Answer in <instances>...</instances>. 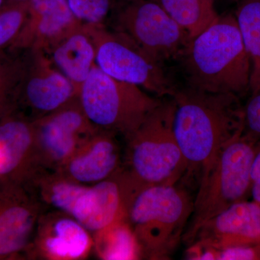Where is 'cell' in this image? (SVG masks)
Returning a JSON list of instances; mask_svg holds the SVG:
<instances>
[{"label": "cell", "instance_id": "obj_1", "mask_svg": "<svg viewBox=\"0 0 260 260\" xmlns=\"http://www.w3.org/2000/svg\"><path fill=\"white\" fill-rule=\"evenodd\" d=\"M173 129L186 160L184 185L199 184L208 164L224 145L244 131L240 97L186 87L176 90Z\"/></svg>", "mask_w": 260, "mask_h": 260}, {"label": "cell", "instance_id": "obj_2", "mask_svg": "<svg viewBox=\"0 0 260 260\" xmlns=\"http://www.w3.org/2000/svg\"><path fill=\"white\" fill-rule=\"evenodd\" d=\"M179 56L189 88L239 97L250 92L251 61L235 15L220 17Z\"/></svg>", "mask_w": 260, "mask_h": 260}, {"label": "cell", "instance_id": "obj_3", "mask_svg": "<svg viewBox=\"0 0 260 260\" xmlns=\"http://www.w3.org/2000/svg\"><path fill=\"white\" fill-rule=\"evenodd\" d=\"M174 103L162 102L126 138L123 172L138 193L148 186L174 185L185 175L186 164L174 129Z\"/></svg>", "mask_w": 260, "mask_h": 260}, {"label": "cell", "instance_id": "obj_4", "mask_svg": "<svg viewBox=\"0 0 260 260\" xmlns=\"http://www.w3.org/2000/svg\"><path fill=\"white\" fill-rule=\"evenodd\" d=\"M193 209L194 200L179 184L148 186L138 191L130 202L126 220L142 259H170L182 240Z\"/></svg>", "mask_w": 260, "mask_h": 260}, {"label": "cell", "instance_id": "obj_5", "mask_svg": "<svg viewBox=\"0 0 260 260\" xmlns=\"http://www.w3.org/2000/svg\"><path fill=\"white\" fill-rule=\"evenodd\" d=\"M260 141L243 133L224 145L205 169L194 200V209L182 240L187 242L205 220L247 199L251 169Z\"/></svg>", "mask_w": 260, "mask_h": 260}, {"label": "cell", "instance_id": "obj_6", "mask_svg": "<svg viewBox=\"0 0 260 260\" xmlns=\"http://www.w3.org/2000/svg\"><path fill=\"white\" fill-rule=\"evenodd\" d=\"M78 97L85 115L95 127L125 140L162 103L138 85L106 74L96 64L82 85Z\"/></svg>", "mask_w": 260, "mask_h": 260}, {"label": "cell", "instance_id": "obj_7", "mask_svg": "<svg viewBox=\"0 0 260 260\" xmlns=\"http://www.w3.org/2000/svg\"><path fill=\"white\" fill-rule=\"evenodd\" d=\"M95 51V64L106 74L134 84L159 97L173 96L172 86L161 63L145 52L126 34L110 30L104 24L84 23Z\"/></svg>", "mask_w": 260, "mask_h": 260}, {"label": "cell", "instance_id": "obj_8", "mask_svg": "<svg viewBox=\"0 0 260 260\" xmlns=\"http://www.w3.org/2000/svg\"><path fill=\"white\" fill-rule=\"evenodd\" d=\"M116 27L160 63L180 55L190 41L161 5L148 0L126 1L116 15Z\"/></svg>", "mask_w": 260, "mask_h": 260}, {"label": "cell", "instance_id": "obj_9", "mask_svg": "<svg viewBox=\"0 0 260 260\" xmlns=\"http://www.w3.org/2000/svg\"><path fill=\"white\" fill-rule=\"evenodd\" d=\"M34 121L39 173L57 170L98 129L85 115L78 96Z\"/></svg>", "mask_w": 260, "mask_h": 260}, {"label": "cell", "instance_id": "obj_10", "mask_svg": "<svg viewBox=\"0 0 260 260\" xmlns=\"http://www.w3.org/2000/svg\"><path fill=\"white\" fill-rule=\"evenodd\" d=\"M28 51L26 68L12 112L35 121L59 109L78 94L47 53Z\"/></svg>", "mask_w": 260, "mask_h": 260}, {"label": "cell", "instance_id": "obj_11", "mask_svg": "<svg viewBox=\"0 0 260 260\" xmlns=\"http://www.w3.org/2000/svg\"><path fill=\"white\" fill-rule=\"evenodd\" d=\"M46 210L29 186L0 184V260L28 259L38 220Z\"/></svg>", "mask_w": 260, "mask_h": 260}, {"label": "cell", "instance_id": "obj_12", "mask_svg": "<svg viewBox=\"0 0 260 260\" xmlns=\"http://www.w3.org/2000/svg\"><path fill=\"white\" fill-rule=\"evenodd\" d=\"M93 250V239L69 214L44 210L38 220L28 259L82 260Z\"/></svg>", "mask_w": 260, "mask_h": 260}, {"label": "cell", "instance_id": "obj_13", "mask_svg": "<svg viewBox=\"0 0 260 260\" xmlns=\"http://www.w3.org/2000/svg\"><path fill=\"white\" fill-rule=\"evenodd\" d=\"M135 192L122 169L112 177L86 186L70 215L93 234L126 218Z\"/></svg>", "mask_w": 260, "mask_h": 260}, {"label": "cell", "instance_id": "obj_14", "mask_svg": "<svg viewBox=\"0 0 260 260\" xmlns=\"http://www.w3.org/2000/svg\"><path fill=\"white\" fill-rule=\"evenodd\" d=\"M34 121L17 112L0 118V184L28 186L39 174Z\"/></svg>", "mask_w": 260, "mask_h": 260}, {"label": "cell", "instance_id": "obj_15", "mask_svg": "<svg viewBox=\"0 0 260 260\" xmlns=\"http://www.w3.org/2000/svg\"><path fill=\"white\" fill-rule=\"evenodd\" d=\"M194 242L215 249L260 243L259 203L246 200L231 205L198 227L186 242Z\"/></svg>", "mask_w": 260, "mask_h": 260}, {"label": "cell", "instance_id": "obj_16", "mask_svg": "<svg viewBox=\"0 0 260 260\" xmlns=\"http://www.w3.org/2000/svg\"><path fill=\"white\" fill-rule=\"evenodd\" d=\"M116 136L112 132L98 129L56 172L84 185L112 177L122 167L123 154Z\"/></svg>", "mask_w": 260, "mask_h": 260}, {"label": "cell", "instance_id": "obj_17", "mask_svg": "<svg viewBox=\"0 0 260 260\" xmlns=\"http://www.w3.org/2000/svg\"><path fill=\"white\" fill-rule=\"evenodd\" d=\"M81 23L67 0H28V18L10 50L47 52L54 43Z\"/></svg>", "mask_w": 260, "mask_h": 260}, {"label": "cell", "instance_id": "obj_18", "mask_svg": "<svg viewBox=\"0 0 260 260\" xmlns=\"http://www.w3.org/2000/svg\"><path fill=\"white\" fill-rule=\"evenodd\" d=\"M46 53L79 95L82 85L95 64V47L84 23L72 29Z\"/></svg>", "mask_w": 260, "mask_h": 260}, {"label": "cell", "instance_id": "obj_19", "mask_svg": "<svg viewBox=\"0 0 260 260\" xmlns=\"http://www.w3.org/2000/svg\"><path fill=\"white\" fill-rule=\"evenodd\" d=\"M86 186L54 171L41 172L28 186L47 209L59 210L70 215L75 202Z\"/></svg>", "mask_w": 260, "mask_h": 260}, {"label": "cell", "instance_id": "obj_20", "mask_svg": "<svg viewBox=\"0 0 260 260\" xmlns=\"http://www.w3.org/2000/svg\"><path fill=\"white\" fill-rule=\"evenodd\" d=\"M93 250L104 260L142 259L136 237L126 218L92 234Z\"/></svg>", "mask_w": 260, "mask_h": 260}, {"label": "cell", "instance_id": "obj_21", "mask_svg": "<svg viewBox=\"0 0 260 260\" xmlns=\"http://www.w3.org/2000/svg\"><path fill=\"white\" fill-rule=\"evenodd\" d=\"M160 5L191 39L220 19L210 0H160Z\"/></svg>", "mask_w": 260, "mask_h": 260}, {"label": "cell", "instance_id": "obj_22", "mask_svg": "<svg viewBox=\"0 0 260 260\" xmlns=\"http://www.w3.org/2000/svg\"><path fill=\"white\" fill-rule=\"evenodd\" d=\"M235 17L251 61V93L260 87V0H241Z\"/></svg>", "mask_w": 260, "mask_h": 260}, {"label": "cell", "instance_id": "obj_23", "mask_svg": "<svg viewBox=\"0 0 260 260\" xmlns=\"http://www.w3.org/2000/svg\"><path fill=\"white\" fill-rule=\"evenodd\" d=\"M28 59V51L22 56L0 52V118L13 110Z\"/></svg>", "mask_w": 260, "mask_h": 260}, {"label": "cell", "instance_id": "obj_24", "mask_svg": "<svg viewBox=\"0 0 260 260\" xmlns=\"http://www.w3.org/2000/svg\"><path fill=\"white\" fill-rule=\"evenodd\" d=\"M28 14V0H16L0 10V52L9 47L21 32Z\"/></svg>", "mask_w": 260, "mask_h": 260}, {"label": "cell", "instance_id": "obj_25", "mask_svg": "<svg viewBox=\"0 0 260 260\" xmlns=\"http://www.w3.org/2000/svg\"><path fill=\"white\" fill-rule=\"evenodd\" d=\"M77 18L84 23L104 24L112 0H67Z\"/></svg>", "mask_w": 260, "mask_h": 260}, {"label": "cell", "instance_id": "obj_26", "mask_svg": "<svg viewBox=\"0 0 260 260\" xmlns=\"http://www.w3.org/2000/svg\"><path fill=\"white\" fill-rule=\"evenodd\" d=\"M250 93L244 106V133L260 141V87Z\"/></svg>", "mask_w": 260, "mask_h": 260}, {"label": "cell", "instance_id": "obj_27", "mask_svg": "<svg viewBox=\"0 0 260 260\" xmlns=\"http://www.w3.org/2000/svg\"><path fill=\"white\" fill-rule=\"evenodd\" d=\"M217 249V260H260V243L239 244Z\"/></svg>", "mask_w": 260, "mask_h": 260}, {"label": "cell", "instance_id": "obj_28", "mask_svg": "<svg viewBox=\"0 0 260 260\" xmlns=\"http://www.w3.org/2000/svg\"><path fill=\"white\" fill-rule=\"evenodd\" d=\"M250 195L260 204V142L251 166Z\"/></svg>", "mask_w": 260, "mask_h": 260}, {"label": "cell", "instance_id": "obj_29", "mask_svg": "<svg viewBox=\"0 0 260 260\" xmlns=\"http://www.w3.org/2000/svg\"><path fill=\"white\" fill-rule=\"evenodd\" d=\"M4 6V0H0V10Z\"/></svg>", "mask_w": 260, "mask_h": 260}, {"label": "cell", "instance_id": "obj_30", "mask_svg": "<svg viewBox=\"0 0 260 260\" xmlns=\"http://www.w3.org/2000/svg\"><path fill=\"white\" fill-rule=\"evenodd\" d=\"M210 1H212V2H213V0H210Z\"/></svg>", "mask_w": 260, "mask_h": 260}, {"label": "cell", "instance_id": "obj_31", "mask_svg": "<svg viewBox=\"0 0 260 260\" xmlns=\"http://www.w3.org/2000/svg\"><path fill=\"white\" fill-rule=\"evenodd\" d=\"M126 1H130V0H126Z\"/></svg>", "mask_w": 260, "mask_h": 260}]
</instances>
